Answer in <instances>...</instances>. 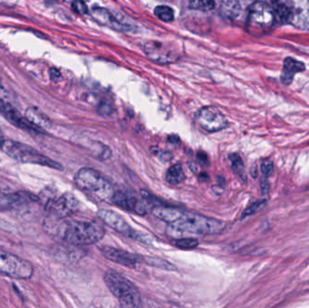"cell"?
<instances>
[{
    "mask_svg": "<svg viewBox=\"0 0 309 308\" xmlns=\"http://www.w3.org/2000/svg\"><path fill=\"white\" fill-rule=\"evenodd\" d=\"M225 223L213 218L203 216L193 212H184L182 217L171 223L167 228L168 236L176 240L184 238L186 234L214 235L223 233Z\"/></svg>",
    "mask_w": 309,
    "mask_h": 308,
    "instance_id": "cell-1",
    "label": "cell"
},
{
    "mask_svg": "<svg viewBox=\"0 0 309 308\" xmlns=\"http://www.w3.org/2000/svg\"><path fill=\"white\" fill-rule=\"evenodd\" d=\"M105 230L96 222L66 221L58 225L56 235L72 246L91 245L104 237Z\"/></svg>",
    "mask_w": 309,
    "mask_h": 308,
    "instance_id": "cell-2",
    "label": "cell"
},
{
    "mask_svg": "<svg viewBox=\"0 0 309 308\" xmlns=\"http://www.w3.org/2000/svg\"><path fill=\"white\" fill-rule=\"evenodd\" d=\"M74 182L77 187L100 201L112 202L115 190L101 173L92 168H81L77 172Z\"/></svg>",
    "mask_w": 309,
    "mask_h": 308,
    "instance_id": "cell-3",
    "label": "cell"
},
{
    "mask_svg": "<svg viewBox=\"0 0 309 308\" xmlns=\"http://www.w3.org/2000/svg\"><path fill=\"white\" fill-rule=\"evenodd\" d=\"M104 281L110 291L116 297L122 308H141V296L134 284L115 271H107Z\"/></svg>",
    "mask_w": 309,
    "mask_h": 308,
    "instance_id": "cell-4",
    "label": "cell"
},
{
    "mask_svg": "<svg viewBox=\"0 0 309 308\" xmlns=\"http://www.w3.org/2000/svg\"><path fill=\"white\" fill-rule=\"evenodd\" d=\"M2 151L5 152L8 157H12L16 161L28 164H36L44 167H50L57 170H62V167L57 162L52 160L51 158L42 155L33 147L27 146L20 142L14 141L10 139H5Z\"/></svg>",
    "mask_w": 309,
    "mask_h": 308,
    "instance_id": "cell-5",
    "label": "cell"
},
{
    "mask_svg": "<svg viewBox=\"0 0 309 308\" xmlns=\"http://www.w3.org/2000/svg\"><path fill=\"white\" fill-rule=\"evenodd\" d=\"M34 268L26 259L0 248V274L16 279H28Z\"/></svg>",
    "mask_w": 309,
    "mask_h": 308,
    "instance_id": "cell-6",
    "label": "cell"
},
{
    "mask_svg": "<svg viewBox=\"0 0 309 308\" xmlns=\"http://www.w3.org/2000/svg\"><path fill=\"white\" fill-rule=\"evenodd\" d=\"M271 6L264 2H255L248 8L247 25L252 34H262L270 29L275 23Z\"/></svg>",
    "mask_w": 309,
    "mask_h": 308,
    "instance_id": "cell-7",
    "label": "cell"
},
{
    "mask_svg": "<svg viewBox=\"0 0 309 308\" xmlns=\"http://www.w3.org/2000/svg\"><path fill=\"white\" fill-rule=\"evenodd\" d=\"M143 48L147 57L151 61L159 64H169L176 62L181 57L176 47L160 41H147Z\"/></svg>",
    "mask_w": 309,
    "mask_h": 308,
    "instance_id": "cell-8",
    "label": "cell"
},
{
    "mask_svg": "<svg viewBox=\"0 0 309 308\" xmlns=\"http://www.w3.org/2000/svg\"><path fill=\"white\" fill-rule=\"evenodd\" d=\"M97 214L102 222L113 229L114 231H116L117 233H121L127 237L132 238L134 240H137L142 243H148V236L147 234H142L132 230V228L126 222V220L117 212L107 209H102L97 212Z\"/></svg>",
    "mask_w": 309,
    "mask_h": 308,
    "instance_id": "cell-9",
    "label": "cell"
},
{
    "mask_svg": "<svg viewBox=\"0 0 309 308\" xmlns=\"http://www.w3.org/2000/svg\"><path fill=\"white\" fill-rule=\"evenodd\" d=\"M198 125L207 132L221 131L228 126V121L222 111L214 106H205L196 113Z\"/></svg>",
    "mask_w": 309,
    "mask_h": 308,
    "instance_id": "cell-10",
    "label": "cell"
},
{
    "mask_svg": "<svg viewBox=\"0 0 309 308\" xmlns=\"http://www.w3.org/2000/svg\"><path fill=\"white\" fill-rule=\"evenodd\" d=\"M112 202L119 207L129 212H134L139 215H144L147 213V203L142 199H138L133 192L115 191Z\"/></svg>",
    "mask_w": 309,
    "mask_h": 308,
    "instance_id": "cell-11",
    "label": "cell"
},
{
    "mask_svg": "<svg viewBox=\"0 0 309 308\" xmlns=\"http://www.w3.org/2000/svg\"><path fill=\"white\" fill-rule=\"evenodd\" d=\"M91 15L99 24L111 27L114 30L130 31L134 27L129 23H125L124 21L120 19L119 16L113 15L111 11L104 7L93 6L91 8Z\"/></svg>",
    "mask_w": 309,
    "mask_h": 308,
    "instance_id": "cell-12",
    "label": "cell"
},
{
    "mask_svg": "<svg viewBox=\"0 0 309 308\" xmlns=\"http://www.w3.org/2000/svg\"><path fill=\"white\" fill-rule=\"evenodd\" d=\"M80 203L71 193H64L60 197L56 198L48 209L57 219H63L77 212Z\"/></svg>",
    "mask_w": 309,
    "mask_h": 308,
    "instance_id": "cell-13",
    "label": "cell"
},
{
    "mask_svg": "<svg viewBox=\"0 0 309 308\" xmlns=\"http://www.w3.org/2000/svg\"><path fill=\"white\" fill-rule=\"evenodd\" d=\"M0 113L14 126L26 131L42 133V130L27 122L25 117L21 116L20 113L11 105L10 102L7 100H0Z\"/></svg>",
    "mask_w": 309,
    "mask_h": 308,
    "instance_id": "cell-14",
    "label": "cell"
},
{
    "mask_svg": "<svg viewBox=\"0 0 309 308\" xmlns=\"http://www.w3.org/2000/svg\"><path fill=\"white\" fill-rule=\"evenodd\" d=\"M30 193L27 192H12L0 183V209L8 210L20 206L30 201H36Z\"/></svg>",
    "mask_w": 309,
    "mask_h": 308,
    "instance_id": "cell-15",
    "label": "cell"
},
{
    "mask_svg": "<svg viewBox=\"0 0 309 308\" xmlns=\"http://www.w3.org/2000/svg\"><path fill=\"white\" fill-rule=\"evenodd\" d=\"M101 253L107 259L127 268H135L138 262L137 256L120 248L104 246L101 247Z\"/></svg>",
    "mask_w": 309,
    "mask_h": 308,
    "instance_id": "cell-16",
    "label": "cell"
},
{
    "mask_svg": "<svg viewBox=\"0 0 309 308\" xmlns=\"http://www.w3.org/2000/svg\"><path fill=\"white\" fill-rule=\"evenodd\" d=\"M306 67L303 62L295 60L291 57H287L284 60L283 70L280 76L282 83L285 85H289L294 79V76L298 72L305 71Z\"/></svg>",
    "mask_w": 309,
    "mask_h": 308,
    "instance_id": "cell-17",
    "label": "cell"
},
{
    "mask_svg": "<svg viewBox=\"0 0 309 308\" xmlns=\"http://www.w3.org/2000/svg\"><path fill=\"white\" fill-rule=\"evenodd\" d=\"M185 211L179 208L167 206V205H155L152 208V213L156 217L168 222L174 223L182 217Z\"/></svg>",
    "mask_w": 309,
    "mask_h": 308,
    "instance_id": "cell-18",
    "label": "cell"
},
{
    "mask_svg": "<svg viewBox=\"0 0 309 308\" xmlns=\"http://www.w3.org/2000/svg\"><path fill=\"white\" fill-rule=\"evenodd\" d=\"M25 118L27 120V122L40 130L48 128L51 126L50 120L36 108L27 109Z\"/></svg>",
    "mask_w": 309,
    "mask_h": 308,
    "instance_id": "cell-19",
    "label": "cell"
},
{
    "mask_svg": "<svg viewBox=\"0 0 309 308\" xmlns=\"http://www.w3.org/2000/svg\"><path fill=\"white\" fill-rule=\"evenodd\" d=\"M220 14L226 19H236L242 12V5L237 1H223L220 5Z\"/></svg>",
    "mask_w": 309,
    "mask_h": 308,
    "instance_id": "cell-20",
    "label": "cell"
},
{
    "mask_svg": "<svg viewBox=\"0 0 309 308\" xmlns=\"http://www.w3.org/2000/svg\"><path fill=\"white\" fill-rule=\"evenodd\" d=\"M185 179V175L184 172L181 164H175L170 167L166 175L167 182L171 185H178L182 184Z\"/></svg>",
    "mask_w": 309,
    "mask_h": 308,
    "instance_id": "cell-21",
    "label": "cell"
},
{
    "mask_svg": "<svg viewBox=\"0 0 309 308\" xmlns=\"http://www.w3.org/2000/svg\"><path fill=\"white\" fill-rule=\"evenodd\" d=\"M273 11L275 21L279 22L281 24H287L292 18V12L288 5L282 3H274L273 6H271Z\"/></svg>",
    "mask_w": 309,
    "mask_h": 308,
    "instance_id": "cell-22",
    "label": "cell"
},
{
    "mask_svg": "<svg viewBox=\"0 0 309 308\" xmlns=\"http://www.w3.org/2000/svg\"><path fill=\"white\" fill-rule=\"evenodd\" d=\"M88 149L93 155V157H97L101 160H107L112 156L111 148L100 142H91V147H89Z\"/></svg>",
    "mask_w": 309,
    "mask_h": 308,
    "instance_id": "cell-23",
    "label": "cell"
},
{
    "mask_svg": "<svg viewBox=\"0 0 309 308\" xmlns=\"http://www.w3.org/2000/svg\"><path fill=\"white\" fill-rule=\"evenodd\" d=\"M154 13L160 20L164 21L166 23L172 22L175 18L174 10L168 5H157L154 10Z\"/></svg>",
    "mask_w": 309,
    "mask_h": 308,
    "instance_id": "cell-24",
    "label": "cell"
},
{
    "mask_svg": "<svg viewBox=\"0 0 309 308\" xmlns=\"http://www.w3.org/2000/svg\"><path fill=\"white\" fill-rule=\"evenodd\" d=\"M230 161L232 164V168L233 172L243 179H245V169H244V162L238 154H231L229 156Z\"/></svg>",
    "mask_w": 309,
    "mask_h": 308,
    "instance_id": "cell-25",
    "label": "cell"
},
{
    "mask_svg": "<svg viewBox=\"0 0 309 308\" xmlns=\"http://www.w3.org/2000/svg\"><path fill=\"white\" fill-rule=\"evenodd\" d=\"M144 261L147 263V265L156 267V268H163V269H167V270L176 269V267L173 266L171 263L168 262L167 260L162 259V258L147 257V258H144Z\"/></svg>",
    "mask_w": 309,
    "mask_h": 308,
    "instance_id": "cell-26",
    "label": "cell"
},
{
    "mask_svg": "<svg viewBox=\"0 0 309 308\" xmlns=\"http://www.w3.org/2000/svg\"><path fill=\"white\" fill-rule=\"evenodd\" d=\"M215 6V3L213 1H203V0H195L189 2V7L194 10L206 11L212 10Z\"/></svg>",
    "mask_w": 309,
    "mask_h": 308,
    "instance_id": "cell-27",
    "label": "cell"
},
{
    "mask_svg": "<svg viewBox=\"0 0 309 308\" xmlns=\"http://www.w3.org/2000/svg\"><path fill=\"white\" fill-rule=\"evenodd\" d=\"M199 245L197 240L193 238H181L176 240V246L182 249H193Z\"/></svg>",
    "mask_w": 309,
    "mask_h": 308,
    "instance_id": "cell-28",
    "label": "cell"
},
{
    "mask_svg": "<svg viewBox=\"0 0 309 308\" xmlns=\"http://www.w3.org/2000/svg\"><path fill=\"white\" fill-rule=\"evenodd\" d=\"M266 205V201H257V202H253L252 204H250L245 211L243 214V218L247 217L248 215H251L254 214L255 212H258L260 209H262Z\"/></svg>",
    "mask_w": 309,
    "mask_h": 308,
    "instance_id": "cell-29",
    "label": "cell"
},
{
    "mask_svg": "<svg viewBox=\"0 0 309 308\" xmlns=\"http://www.w3.org/2000/svg\"><path fill=\"white\" fill-rule=\"evenodd\" d=\"M260 170L264 177H269L272 175L274 171L273 163L269 160H263L260 164Z\"/></svg>",
    "mask_w": 309,
    "mask_h": 308,
    "instance_id": "cell-30",
    "label": "cell"
},
{
    "mask_svg": "<svg viewBox=\"0 0 309 308\" xmlns=\"http://www.w3.org/2000/svg\"><path fill=\"white\" fill-rule=\"evenodd\" d=\"M72 6V9L75 11L78 14L80 15H87L89 14V8L87 6L85 3L81 2V1H75V2H72L71 4Z\"/></svg>",
    "mask_w": 309,
    "mask_h": 308,
    "instance_id": "cell-31",
    "label": "cell"
},
{
    "mask_svg": "<svg viewBox=\"0 0 309 308\" xmlns=\"http://www.w3.org/2000/svg\"><path fill=\"white\" fill-rule=\"evenodd\" d=\"M50 76H51V79L53 81H56L61 76V74H60V71L56 70L55 68H53L50 71Z\"/></svg>",
    "mask_w": 309,
    "mask_h": 308,
    "instance_id": "cell-32",
    "label": "cell"
},
{
    "mask_svg": "<svg viewBox=\"0 0 309 308\" xmlns=\"http://www.w3.org/2000/svg\"><path fill=\"white\" fill-rule=\"evenodd\" d=\"M5 140L4 135H3V133H2L1 129H0V149H2V147H3V144H4Z\"/></svg>",
    "mask_w": 309,
    "mask_h": 308,
    "instance_id": "cell-33",
    "label": "cell"
},
{
    "mask_svg": "<svg viewBox=\"0 0 309 308\" xmlns=\"http://www.w3.org/2000/svg\"><path fill=\"white\" fill-rule=\"evenodd\" d=\"M0 83H1V81H0Z\"/></svg>",
    "mask_w": 309,
    "mask_h": 308,
    "instance_id": "cell-34",
    "label": "cell"
}]
</instances>
